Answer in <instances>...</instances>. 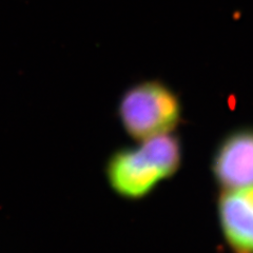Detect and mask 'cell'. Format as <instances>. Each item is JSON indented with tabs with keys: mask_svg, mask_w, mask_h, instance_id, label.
<instances>
[{
	"mask_svg": "<svg viewBox=\"0 0 253 253\" xmlns=\"http://www.w3.org/2000/svg\"><path fill=\"white\" fill-rule=\"evenodd\" d=\"M181 156L179 139L171 133L162 134L140 140L137 147L117 150L107 163L106 176L115 193L139 200L177 172Z\"/></svg>",
	"mask_w": 253,
	"mask_h": 253,
	"instance_id": "1",
	"label": "cell"
},
{
	"mask_svg": "<svg viewBox=\"0 0 253 253\" xmlns=\"http://www.w3.org/2000/svg\"><path fill=\"white\" fill-rule=\"evenodd\" d=\"M117 110L125 131L139 141L171 133L181 118L177 94L156 79L140 82L126 89Z\"/></svg>",
	"mask_w": 253,
	"mask_h": 253,
	"instance_id": "2",
	"label": "cell"
},
{
	"mask_svg": "<svg viewBox=\"0 0 253 253\" xmlns=\"http://www.w3.org/2000/svg\"><path fill=\"white\" fill-rule=\"evenodd\" d=\"M212 173L224 190L253 185V128L234 130L220 141Z\"/></svg>",
	"mask_w": 253,
	"mask_h": 253,
	"instance_id": "3",
	"label": "cell"
},
{
	"mask_svg": "<svg viewBox=\"0 0 253 253\" xmlns=\"http://www.w3.org/2000/svg\"><path fill=\"white\" fill-rule=\"evenodd\" d=\"M221 231L235 253H253V185L224 190L218 201Z\"/></svg>",
	"mask_w": 253,
	"mask_h": 253,
	"instance_id": "4",
	"label": "cell"
}]
</instances>
